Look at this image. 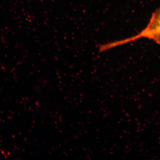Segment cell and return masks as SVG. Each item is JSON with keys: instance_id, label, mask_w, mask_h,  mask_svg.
Returning a JSON list of instances; mask_svg holds the SVG:
<instances>
[{"instance_id": "6da1fadb", "label": "cell", "mask_w": 160, "mask_h": 160, "mask_svg": "<svg viewBox=\"0 0 160 160\" xmlns=\"http://www.w3.org/2000/svg\"><path fill=\"white\" fill-rule=\"evenodd\" d=\"M141 38L152 40L154 42L160 45V7L153 12L149 22L142 31L135 37L126 39L128 43Z\"/></svg>"}]
</instances>
